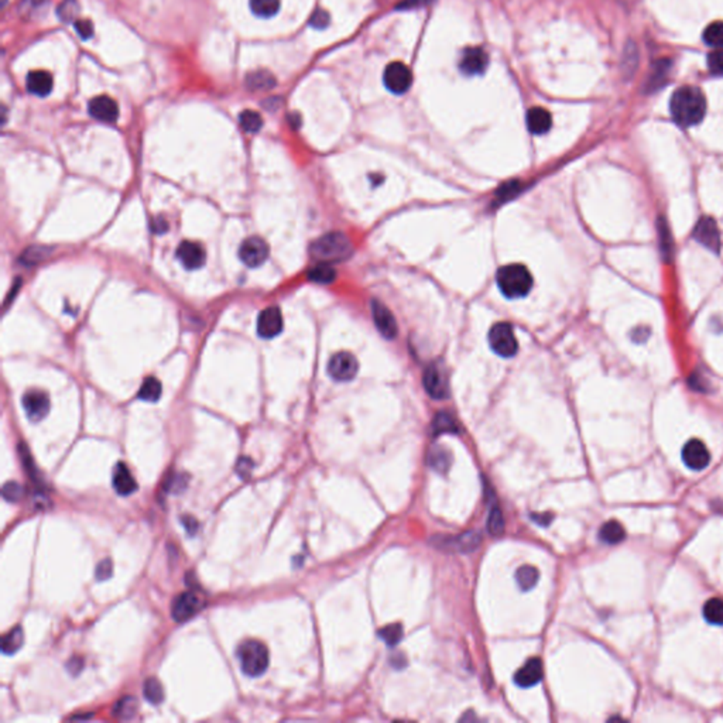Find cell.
<instances>
[{
  "instance_id": "ab89813d",
  "label": "cell",
  "mask_w": 723,
  "mask_h": 723,
  "mask_svg": "<svg viewBox=\"0 0 723 723\" xmlns=\"http://www.w3.org/2000/svg\"><path fill=\"white\" fill-rule=\"evenodd\" d=\"M487 531L492 534V535H501L504 532V518H503V514L500 511V508L497 506H494L490 511H489V517H487Z\"/></svg>"
},
{
  "instance_id": "30bf717a",
  "label": "cell",
  "mask_w": 723,
  "mask_h": 723,
  "mask_svg": "<svg viewBox=\"0 0 723 723\" xmlns=\"http://www.w3.org/2000/svg\"><path fill=\"white\" fill-rule=\"evenodd\" d=\"M204 606V602L194 592L178 595L171 605V616L177 623H186L194 618Z\"/></svg>"
},
{
  "instance_id": "cb8c5ba5",
  "label": "cell",
  "mask_w": 723,
  "mask_h": 723,
  "mask_svg": "<svg viewBox=\"0 0 723 723\" xmlns=\"http://www.w3.org/2000/svg\"><path fill=\"white\" fill-rule=\"evenodd\" d=\"M245 85L249 91L257 92V91H270L276 87V78L271 72L266 70H257L246 75Z\"/></svg>"
},
{
  "instance_id": "f5cc1de1",
  "label": "cell",
  "mask_w": 723,
  "mask_h": 723,
  "mask_svg": "<svg viewBox=\"0 0 723 723\" xmlns=\"http://www.w3.org/2000/svg\"><path fill=\"white\" fill-rule=\"evenodd\" d=\"M517 188H518L517 183H511L510 186H501L499 198H501V200H503V198H507V197H513V196L516 194V190H517Z\"/></svg>"
},
{
  "instance_id": "9c48e42d",
  "label": "cell",
  "mask_w": 723,
  "mask_h": 723,
  "mask_svg": "<svg viewBox=\"0 0 723 723\" xmlns=\"http://www.w3.org/2000/svg\"><path fill=\"white\" fill-rule=\"evenodd\" d=\"M269 246L259 236H250L243 241L239 249V257L242 263L250 269L262 266L269 257Z\"/></svg>"
},
{
  "instance_id": "1f68e13d",
  "label": "cell",
  "mask_w": 723,
  "mask_h": 723,
  "mask_svg": "<svg viewBox=\"0 0 723 723\" xmlns=\"http://www.w3.org/2000/svg\"><path fill=\"white\" fill-rule=\"evenodd\" d=\"M336 271L329 263H319L308 271V279L318 284H331L335 280Z\"/></svg>"
},
{
  "instance_id": "603a6c76",
  "label": "cell",
  "mask_w": 723,
  "mask_h": 723,
  "mask_svg": "<svg viewBox=\"0 0 723 723\" xmlns=\"http://www.w3.org/2000/svg\"><path fill=\"white\" fill-rule=\"evenodd\" d=\"M553 124L551 113L544 108H532L527 113V127L532 134H546Z\"/></svg>"
},
{
  "instance_id": "6da1fadb",
  "label": "cell",
  "mask_w": 723,
  "mask_h": 723,
  "mask_svg": "<svg viewBox=\"0 0 723 723\" xmlns=\"http://www.w3.org/2000/svg\"><path fill=\"white\" fill-rule=\"evenodd\" d=\"M670 112L674 122L681 127H692L700 123L706 113L703 92L692 85L678 88L671 96Z\"/></svg>"
},
{
  "instance_id": "3957f363",
  "label": "cell",
  "mask_w": 723,
  "mask_h": 723,
  "mask_svg": "<svg viewBox=\"0 0 723 723\" xmlns=\"http://www.w3.org/2000/svg\"><path fill=\"white\" fill-rule=\"evenodd\" d=\"M496 281L501 294L508 300L523 298L532 288V276L523 264H507L499 269Z\"/></svg>"
},
{
  "instance_id": "44dd1931",
  "label": "cell",
  "mask_w": 723,
  "mask_h": 723,
  "mask_svg": "<svg viewBox=\"0 0 723 723\" xmlns=\"http://www.w3.org/2000/svg\"><path fill=\"white\" fill-rule=\"evenodd\" d=\"M112 483H113L115 490L120 496H129L137 490V483H136L134 478L132 476V472L123 462H119L115 466Z\"/></svg>"
},
{
  "instance_id": "f1b7e54d",
  "label": "cell",
  "mask_w": 723,
  "mask_h": 723,
  "mask_svg": "<svg viewBox=\"0 0 723 723\" xmlns=\"http://www.w3.org/2000/svg\"><path fill=\"white\" fill-rule=\"evenodd\" d=\"M703 618L709 625L723 626V601L719 598L709 599L703 605Z\"/></svg>"
},
{
  "instance_id": "7dc6e473",
  "label": "cell",
  "mask_w": 723,
  "mask_h": 723,
  "mask_svg": "<svg viewBox=\"0 0 723 723\" xmlns=\"http://www.w3.org/2000/svg\"><path fill=\"white\" fill-rule=\"evenodd\" d=\"M112 571H113V565H112V561L109 558L101 561L96 567V580L98 581H106L110 578L112 575Z\"/></svg>"
},
{
  "instance_id": "d6986e66",
  "label": "cell",
  "mask_w": 723,
  "mask_h": 723,
  "mask_svg": "<svg viewBox=\"0 0 723 723\" xmlns=\"http://www.w3.org/2000/svg\"><path fill=\"white\" fill-rule=\"evenodd\" d=\"M372 314H373L375 325L379 329V332L388 339L396 338V335L399 332V326H397L396 318L390 312V309L380 301H373L372 302Z\"/></svg>"
},
{
  "instance_id": "8992f818",
  "label": "cell",
  "mask_w": 723,
  "mask_h": 723,
  "mask_svg": "<svg viewBox=\"0 0 723 723\" xmlns=\"http://www.w3.org/2000/svg\"><path fill=\"white\" fill-rule=\"evenodd\" d=\"M433 544L445 551L454 553H471L480 546L482 535L472 530L459 535H448V537H435Z\"/></svg>"
},
{
  "instance_id": "7c38bea8",
  "label": "cell",
  "mask_w": 723,
  "mask_h": 723,
  "mask_svg": "<svg viewBox=\"0 0 723 723\" xmlns=\"http://www.w3.org/2000/svg\"><path fill=\"white\" fill-rule=\"evenodd\" d=\"M284 328L283 315L279 307H269L259 314L257 335L263 339H273L281 333Z\"/></svg>"
},
{
  "instance_id": "d6a6232c",
  "label": "cell",
  "mask_w": 723,
  "mask_h": 723,
  "mask_svg": "<svg viewBox=\"0 0 723 723\" xmlns=\"http://www.w3.org/2000/svg\"><path fill=\"white\" fill-rule=\"evenodd\" d=\"M516 580L521 591H531L538 582V571L531 565H524L517 570Z\"/></svg>"
},
{
  "instance_id": "5bb4252c",
  "label": "cell",
  "mask_w": 723,
  "mask_h": 723,
  "mask_svg": "<svg viewBox=\"0 0 723 723\" xmlns=\"http://www.w3.org/2000/svg\"><path fill=\"white\" fill-rule=\"evenodd\" d=\"M423 385L426 388V392L435 400H444L449 395L445 372L437 365H430L426 369Z\"/></svg>"
},
{
  "instance_id": "d4e9b609",
  "label": "cell",
  "mask_w": 723,
  "mask_h": 723,
  "mask_svg": "<svg viewBox=\"0 0 723 723\" xmlns=\"http://www.w3.org/2000/svg\"><path fill=\"white\" fill-rule=\"evenodd\" d=\"M599 538H601V541L605 542V544L615 546V544H619V542H622L626 538V531H625L623 525L619 521L610 520V521L605 523L601 527Z\"/></svg>"
},
{
  "instance_id": "60d3db41",
  "label": "cell",
  "mask_w": 723,
  "mask_h": 723,
  "mask_svg": "<svg viewBox=\"0 0 723 723\" xmlns=\"http://www.w3.org/2000/svg\"><path fill=\"white\" fill-rule=\"evenodd\" d=\"M47 249L46 248H30L27 249L25 253H22V262L27 266V267H32V266H36L39 262L44 260L47 257Z\"/></svg>"
},
{
  "instance_id": "f546056e",
  "label": "cell",
  "mask_w": 723,
  "mask_h": 723,
  "mask_svg": "<svg viewBox=\"0 0 723 723\" xmlns=\"http://www.w3.org/2000/svg\"><path fill=\"white\" fill-rule=\"evenodd\" d=\"M137 397L143 402L155 403L161 397V383L155 378H146Z\"/></svg>"
},
{
  "instance_id": "5b68a950",
  "label": "cell",
  "mask_w": 723,
  "mask_h": 723,
  "mask_svg": "<svg viewBox=\"0 0 723 723\" xmlns=\"http://www.w3.org/2000/svg\"><path fill=\"white\" fill-rule=\"evenodd\" d=\"M489 343L492 350L501 357H513L517 353L518 345L510 324H494L489 331Z\"/></svg>"
},
{
  "instance_id": "4fadbf2b",
  "label": "cell",
  "mask_w": 723,
  "mask_h": 723,
  "mask_svg": "<svg viewBox=\"0 0 723 723\" xmlns=\"http://www.w3.org/2000/svg\"><path fill=\"white\" fill-rule=\"evenodd\" d=\"M682 461L692 471H702L710 462L708 447L700 440H691L682 448Z\"/></svg>"
},
{
  "instance_id": "db71d44e",
  "label": "cell",
  "mask_w": 723,
  "mask_h": 723,
  "mask_svg": "<svg viewBox=\"0 0 723 723\" xmlns=\"http://www.w3.org/2000/svg\"><path fill=\"white\" fill-rule=\"evenodd\" d=\"M30 2L36 6V5H41V4L44 2V0H30Z\"/></svg>"
},
{
  "instance_id": "2e32d148",
  "label": "cell",
  "mask_w": 723,
  "mask_h": 723,
  "mask_svg": "<svg viewBox=\"0 0 723 723\" xmlns=\"http://www.w3.org/2000/svg\"><path fill=\"white\" fill-rule=\"evenodd\" d=\"M692 236L696 239V242L706 249L719 253L720 250V235L719 229L716 226V222L712 218H700L693 229Z\"/></svg>"
},
{
  "instance_id": "52a82bcc",
  "label": "cell",
  "mask_w": 723,
  "mask_h": 723,
  "mask_svg": "<svg viewBox=\"0 0 723 723\" xmlns=\"http://www.w3.org/2000/svg\"><path fill=\"white\" fill-rule=\"evenodd\" d=\"M357 360L352 353L339 352L331 357L328 373L336 382H350L357 373Z\"/></svg>"
},
{
  "instance_id": "f907efd6",
  "label": "cell",
  "mask_w": 723,
  "mask_h": 723,
  "mask_svg": "<svg viewBox=\"0 0 723 723\" xmlns=\"http://www.w3.org/2000/svg\"><path fill=\"white\" fill-rule=\"evenodd\" d=\"M531 518H532V521H535L539 525H549L553 521V514L551 513H537V514L534 513V514H531Z\"/></svg>"
},
{
  "instance_id": "bcb514c9",
  "label": "cell",
  "mask_w": 723,
  "mask_h": 723,
  "mask_svg": "<svg viewBox=\"0 0 723 723\" xmlns=\"http://www.w3.org/2000/svg\"><path fill=\"white\" fill-rule=\"evenodd\" d=\"M309 25L314 29H325L329 25V15L325 11H316L314 12L312 18L309 19Z\"/></svg>"
},
{
  "instance_id": "b9f144b4",
  "label": "cell",
  "mask_w": 723,
  "mask_h": 723,
  "mask_svg": "<svg viewBox=\"0 0 723 723\" xmlns=\"http://www.w3.org/2000/svg\"><path fill=\"white\" fill-rule=\"evenodd\" d=\"M708 68L716 77H723V49H716L708 56Z\"/></svg>"
},
{
  "instance_id": "816d5d0a",
  "label": "cell",
  "mask_w": 723,
  "mask_h": 723,
  "mask_svg": "<svg viewBox=\"0 0 723 723\" xmlns=\"http://www.w3.org/2000/svg\"><path fill=\"white\" fill-rule=\"evenodd\" d=\"M151 229H153V232H154V233H157V235H162V233H165V232H167V229H168V224L165 222V219H164V218H161V217H160V218H155V219L153 221V224H151Z\"/></svg>"
},
{
  "instance_id": "9a60e30c",
  "label": "cell",
  "mask_w": 723,
  "mask_h": 723,
  "mask_svg": "<svg viewBox=\"0 0 723 723\" xmlns=\"http://www.w3.org/2000/svg\"><path fill=\"white\" fill-rule=\"evenodd\" d=\"M489 65V57L486 51L480 47H469L463 51L461 61H459V70L466 77H475L480 75L486 71Z\"/></svg>"
},
{
  "instance_id": "277c9868",
  "label": "cell",
  "mask_w": 723,
  "mask_h": 723,
  "mask_svg": "<svg viewBox=\"0 0 723 723\" xmlns=\"http://www.w3.org/2000/svg\"><path fill=\"white\" fill-rule=\"evenodd\" d=\"M236 657L243 674L252 678L263 675L269 667L270 660L267 647L257 640H246L239 644Z\"/></svg>"
},
{
  "instance_id": "8fae6325",
  "label": "cell",
  "mask_w": 723,
  "mask_h": 723,
  "mask_svg": "<svg viewBox=\"0 0 723 723\" xmlns=\"http://www.w3.org/2000/svg\"><path fill=\"white\" fill-rule=\"evenodd\" d=\"M22 403L27 418L33 423H39L46 418L51 407L49 395L41 390H29L23 396Z\"/></svg>"
},
{
  "instance_id": "ffe728a7",
  "label": "cell",
  "mask_w": 723,
  "mask_h": 723,
  "mask_svg": "<svg viewBox=\"0 0 723 723\" xmlns=\"http://www.w3.org/2000/svg\"><path fill=\"white\" fill-rule=\"evenodd\" d=\"M542 678V663L539 658H530L514 675V682L521 688H531Z\"/></svg>"
},
{
  "instance_id": "4316f807",
  "label": "cell",
  "mask_w": 723,
  "mask_h": 723,
  "mask_svg": "<svg viewBox=\"0 0 723 723\" xmlns=\"http://www.w3.org/2000/svg\"><path fill=\"white\" fill-rule=\"evenodd\" d=\"M250 11L253 15L262 19H270L276 16L280 11V0H249Z\"/></svg>"
},
{
  "instance_id": "ba28073f",
  "label": "cell",
  "mask_w": 723,
  "mask_h": 723,
  "mask_svg": "<svg viewBox=\"0 0 723 723\" xmlns=\"http://www.w3.org/2000/svg\"><path fill=\"white\" fill-rule=\"evenodd\" d=\"M383 82L392 94L402 95L410 89L413 84V75L409 67L403 63H392L385 70Z\"/></svg>"
},
{
  "instance_id": "f6af8a7d",
  "label": "cell",
  "mask_w": 723,
  "mask_h": 723,
  "mask_svg": "<svg viewBox=\"0 0 723 723\" xmlns=\"http://www.w3.org/2000/svg\"><path fill=\"white\" fill-rule=\"evenodd\" d=\"M74 26H75V30H77L78 36H79L82 40H89V39H92V36H94V25H92V22L78 19V20L74 23Z\"/></svg>"
},
{
  "instance_id": "8d00e7d4",
  "label": "cell",
  "mask_w": 723,
  "mask_h": 723,
  "mask_svg": "<svg viewBox=\"0 0 723 723\" xmlns=\"http://www.w3.org/2000/svg\"><path fill=\"white\" fill-rule=\"evenodd\" d=\"M79 13V5L77 0H64L57 9V16L64 23H75Z\"/></svg>"
},
{
  "instance_id": "7402d4cb",
  "label": "cell",
  "mask_w": 723,
  "mask_h": 723,
  "mask_svg": "<svg viewBox=\"0 0 723 723\" xmlns=\"http://www.w3.org/2000/svg\"><path fill=\"white\" fill-rule=\"evenodd\" d=\"M53 77L47 71H33L27 75L26 87L27 91L36 96H49L53 91Z\"/></svg>"
},
{
  "instance_id": "4dcf8cb0",
  "label": "cell",
  "mask_w": 723,
  "mask_h": 723,
  "mask_svg": "<svg viewBox=\"0 0 723 723\" xmlns=\"http://www.w3.org/2000/svg\"><path fill=\"white\" fill-rule=\"evenodd\" d=\"M433 433L434 435L441 434H458L459 427L456 421L448 413H440L435 416L433 421Z\"/></svg>"
},
{
  "instance_id": "d590c367",
  "label": "cell",
  "mask_w": 723,
  "mask_h": 723,
  "mask_svg": "<svg viewBox=\"0 0 723 723\" xmlns=\"http://www.w3.org/2000/svg\"><path fill=\"white\" fill-rule=\"evenodd\" d=\"M239 123L248 133H257L263 127V117L255 110H243L239 115Z\"/></svg>"
},
{
  "instance_id": "c3c4849f",
  "label": "cell",
  "mask_w": 723,
  "mask_h": 723,
  "mask_svg": "<svg viewBox=\"0 0 723 723\" xmlns=\"http://www.w3.org/2000/svg\"><path fill=\"white\" fill-rule=\"evenodd\" d=\"M252 468H253V462L250 458L248 456H243L239 459L238 465H236V472L242 476V478H248L250 476V472H252Z\"/></svg>"
},
{
  "instance_id": "e0dca14e",
  "label": "cell",
  "mask_w": 723,
  "mask_h": 723,
  "mask_svg": "<svg viewBox=\"0 0 723 723\" xmlns=\"http://www.w3.org/2000/svg\"><path fill=\"white\" fill-rule=\"evenodd\" d=\"M177 259L187 270H198L205 264V250L200 243L186 241L177 248Z\"/></svg>"
},
{
  "instance_id": "e575fe53",
  "label": "cell",
  "mask_w": 723,
  "mask_h": 723,
  "mask_svg": "<svg viewBox=\"0 0 723 723\" xmlns=\"http://www.w3.org/2000/svg\"><path fill=\"white\" fill-rule=\"evenodd\" d=\"M703 41L712 49H723V22L709 25L703 32Z\"/></svg>"
},
{
  "instance_id": "681fc988",
  "label": "cell",
  "mask_w": 723,
  "mask_h": 723,
  "mask_svg": "<svg viewBox=\"0 0 723 723\" xmlns=\"http://www.w3.org/2000/svg\"><path fill=\"white\" fill-rule=\"evenodd\" d=\"M431 2H434V0H404L403 4H400V5L397 6V9H403V11L417 9V8L427 6V5H430Z\"/></svg>"
},
{
  "instance_id": "ac0fdd59",
  "label": "cell",
  "mask_w": 723,
  "mask_h": 723,
  "mask_svg": "<svg viewBox=\"0 0 723 723\" xmlns=\"http://www.w3.org/2000/svg\"><path fill=\"white\" fill-rule=\"evenodd\" d=\"M88 112L94 119L105 123H115L119 117L117 103L105 95L94 98L88 105Z\"/></svg>"
},
{
  "instance_id": "f35d334b",
  "label": "cell",
  "mask_w": 723,
  "mask_h": 723,
  "mask_svg": "<svg viewBox=\"0 0 723 723\" xmlns=\"http://www.w3.org/2000/svg\"><path fill=\"white\" fill-rule=\"evenodd\" d=\"M379 637L388 644V646H396L403 639V626L400 623L389 625L378 632Z\"/></svg>"
},
{
  "instance_id": "83f0119b",
  "label": "cell",
  "mask_w": 723,
  "mask_h": 723,
  "mask_svg": "<svg viewBox=\"0 0 723 723\" xmlns=\"http://www.w3.org/2000/svg\"><path fill=\"white\" fill-rule=\"evenodd\" d=\"M23 641H25L23 629L20 626L13 627L2 639V653L8 654V655H12V654L18 653L22 648Z\"/></svg>"
},
{
  "instance_id": "7a4b0ae2",
  "label": "cell",
  "mask_w": 723,
  "mask_h": 723,
  "mask_svg": "<svg viewBox=\"0 0 723 723\" xmlns=\"http://www.w3.org/2000/svg\"><path fill=\"white\" fill-rule=\"evenodd\" d=\"M349 238L340 232H331L318 238L309 248L311 256L321 263H338L352 256Z\"/></svg>"
},
{
  "instance_id": "836d02e7",
  "label": "cell",
  "mask_w": 723,
  "mask_h": 723,
  "mask_svg": "<svg viewBox=\"0 0 723 723\" xmlns=\"http://www.w3.org/2000/svg\"><path fill=\"white\" fill-rule=\"evenodd\" d=\"M143 695L144 699L148 700L153 705H158L164 699V689L158 679L155 678H147L143 685Z\"/></svg>"
},
{
  "instance_id": "484cf974",
  "label": "cell",
  "mask_w": 723,
  "mask_h": 723,
  "mask_svg": "<svg viewBox=\"0 0 723 723\" xmlns=\"http://www.w3.org/2000/svg\"><path fill=\"white\" fill-rule=\"evenodd\" d=\"M428 465L440 473H447L452 465V455L449 451L435 447L430 451Z\"/></svg>"
},
{
  "instance_id": "74e56055",
  "label": "cell",
  "mask_w": 723,
  "mask_h": 723,
  "mask_svg": "<svg viewBox=\"0 0 723 723\" xmlns=\"http://www.w3.org/2000/svg\"><path fill=\"white\" fill-rule=\"evenodd\" d=\"M137 712V699L133 696L122 698L113 708V715L120 719H130Z\"/></svg>"
},
{
  "instance_id": "ee69618b",
  "label": "cell",
  "mask_w": 723,
  "mask_h": 723,
  "mask_svg": "<svg viewBox=\"0 0 723 723\" xmlns=\"http://www.w3.org/2000/svg\"><path fill=\"white\" fill-rule=\"evenodd\" d=\"M658 231H660V235H661V246H663V253L670 256L672 252H671V248H672V241L670 238V231L664 222V219H660V224H658Z\"/></svg>"
},
{
  "instance_id": "7bdbcfd3",
  "label": "cell",
  "mask_w": 723,
  "mask_h": 723,
  "mask_svg": "<svg viewBox=\"0 0 723 723\" xmlns=\"http://www.w3.org/2000/svg\"><path fill=\"white\" fill-rule=\"evenodd\" d=\"M4 497L8 500V501H19L23 494H25V489L20 483L18 482H8L5 486H4Z\"/></svg>"
}]
</instances>
